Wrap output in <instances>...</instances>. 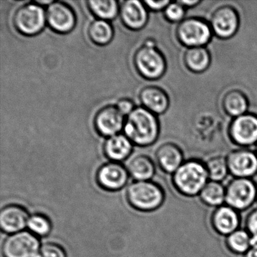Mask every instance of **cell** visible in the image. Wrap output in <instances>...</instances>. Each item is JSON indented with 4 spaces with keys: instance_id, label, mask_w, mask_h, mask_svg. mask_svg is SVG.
<instances>
[{
    "instance_id": "6da1fadb",
    "label": "cell",
    "mask_w": 257,
    "mask_h": 257,
    "mask_svg": "<svg viewBox=\"0 0 257 257\" xmlns=\"http://www.w3.org/2000/svg\"><path fill=\"white\" fill-rule=\"evenodd\" d=\"M124 135L132 144L147 147L159 138V120L156 114L144 107H135L124 121Z\"/></svg>"
},
{
    "instance_id": "7a4b0ae2",
    "label": "cell",
    "mask_w": 257,
    "mask_h": 257,
    "mask_svg": "<svg viewBox=\"0 0 257 257\" xmlns=\"http://www.w3.org/2000/svg\"><path fill=\"white\" fill-rule=\"evenodd\" d=\"M209 181L205 163L196 159L185 161L172 174L174 189L185 197L198 196Z\"/></svg>"
},
{
    "instance_id": "3957f363",
    "label": "cell",
    "mask_w": 257,
    "mask_h": 257,
    "mask_svg": "<svg viewBox=\"0 0 257 257\" xmlns=\"http://www.w3.org/2000/svg\"><path fill=\"white\" fill-rule=\"evenodd\" d=\"M127 201L133 208L142 212H151L162 207L165 202L163 188L154 182L135 181L126 191Z\"/></svg>"
},
{
    "instance_id": "277c9868",
    "label": "cell",
    "mask_w": 257,
    "mask_h": 257,
    "mask_svg": "<svg viewBox=\"0 0 257 257\" xmlns=\"http://www.w3.org/2000/svg\"><path fill=\"white\" fill-rule=\"evenodd\" d=\"M134 64L139 74L150 80L160 79L167 69L165 57L156 49V42L151 38L147 39L136 51Z\"/></svg>"
},
{
    "instance_id": "5b68a950",
    "label": "cell",
    "mask_w": 257,
    "mask_h": 257,
    "mask_svg": "<svg viewBox=\"0 0 257 257\" xmlns=\"http://www.w3.org/2000/svg\"><path fill=\"white\" fill-rule=\"evenodd\" d=\"M257 198V185L252 179L234 178L225 186V204L243 212L249 210Z\"/></svg>"
},
{
    "instance_id": "8992f818",
    "label": "cell",
    "mask_w": 257,
    "mask_h": 257,
    "mask_svg": "<svg viewBox=\"0 0 257 257\" xmlns=\"http://www.w3.org/2000/svg\"><path fill=\"white\" fill-rule=\"evenodd\" d=\"M13 23L16 30L23 35H37L44 29L47 23L46 12L36 3L26 4L15 13Z\"/></svg>"
},
{
    "instance_id": "52a82bcc",
    "label": "cell",
    "mask_w": 257,
    "mask_h": 257,
    "mask_svg": "<svg viewBox=\"0 0 257 257\" xmlns=\"http://www.w3.org/2000/svg\"><path fill=\"white\" fill-rule=\"evenodd\" d=\"M212 33L210 24L196 18L182 21L177 29L179 41L188 49L204 47L210 42Z\"/></svg>"
},
{
    "instance_id": "ba28073f",
    "label": "cell",
    "mask_w": 257,
    "mask_h": 257,
    "mask_svg": "<svg viewBox=\"0 0 257 257\" xmlns=\"http://www.w3.org/2000/svg\"><path fill=\"white\" fill-rule=\"evenodd\" d=\"M38 237L31 231L10 234L3 243L4 257H38L40 250Z\"/></svg>"
},
{
    "instance_id": "9c48e42d",
    "label": "cell",
    "mask_w": 257,
    "mask_h": 257,
    "mask_svg": "<svg viewBox=\"0 0 257 257\" xmlns=\"http://www.w3.org/2000/svg\"><path fill=\"white\" fill-rule=\"evenodd\" d=\"M230 175L252 179L257 174V153L246 148L233 150L226 157Z\"/></svg>"
},
{
    "instance_id": "30bf717a",
    "label": "cell",
    "mask_w": 257,
    "mask_h": 257,
    "mask_svg": "<svg viewBox=\"0 0 257 257\" xmlns=\"http://www.w3.org/2000/svg\"><path fill=\"white\" fill-rule=\"evenodd\" d=\"M47 24L51 29L59 34L71 32L76 25L74 11L64 2H53L46 10Z\"/></svg>"
},
{
    "instance_id": "8fae6325",
    "label": "cell",
    "mask_w": 257,
    "mask_h": 257,
    "mask_svg": "<svg viewBox=\"0 0 257 257\" xmlns=\"http://www.w3.org/2000/svg\"><path fill=\"white\" fill-rule=\"evenodd\" d=\"M127 168L119 162H111L102 165L97 172L96 180L100 188L106 191H118L128 181Z\"/></svg>"
},
{
    "instance_id": "7c38bea8",
    "label": "cell",
    "mask_w": 257,
    "mask_h": 257,
    "mask_svg": "<svg viewBox=\"0 0 257 257\" xmlns=\"http://www.w3.org/2000/svg\"><path fill=\"white\" fill-rule=\"evenodd\" d=\"M230 136L243 147L257 144V115L246 113L234 118L230 126Z\"/></svg>"
},
{
    "instance_id": "4fadbf2b",
    "label": "cell",
    "mask_w": 257,
    "mask_h": 257,
    "mask_svg": "<svg viewBox=\"0 0 257 257\" xmlns=\"http://www.w3.org/2000/svg\"><path fill=\"white\" fill-rule=\"evenodd\" d=\"M210 25L213 34L219 38H230L238 29V14L228 6L219 7L212 15Z\"/></svg>"
},
{
    "instance_id": "5bb4252c",
    "label": "cell",
    "mask_w": 257,
    "mask_h": 257,
    "mask_svg": "<svg viewBox=\"0 0 257 257\" xmlns=\"http://www.w3.org/2000/svg\"><path fill=\"white\" fill-rule=\"evenodd\" d=\"M124 115L115 105H108L101 108L94 117V126L102 136L110 137L118 135L124 128Z\"/></svg>"
},
{
    "instance_id": "9a60e30c",
    "label": "cell",
    "mask_w": 257,
    "mask_h": 257,
    "mask_svg": "<svg viewBox=\"0 0 257 257\" xmlns=\"http://www.w3.org/2000/svg\"><path fill=\"white\" fill-rule=\"evenodd\" d=\"M210 225L215 232L227 237L240 228V212L225 204L216 207L210 216Z\"/></svg>"
},
{
    "instance_id": "2e32d148",
    "label": "cell",
    "mask_w": 257,
    "mask_h": 257,
    "mask_svg": "<svg viewBox=\"0 0 257 257\" xmlns=\"http://www.w3.org/2000/svg\"><path fill=\"white\" fill-rule=\"evenodd\" d=\"M28 210L19 204H9L0 211V227L7 234L24 231L29 220Z\"/></svg>"
},
{
    "instance_id": "e0dca14e",
    "label": "cell",
    "mask_w": 257,
    "mask_h": 257,
    "mask_svg": "<svg viewBox=\"0 0 257 257\" xmlns=\"http://www.w3.org/2000/svg\"><path fill=\"white\" fill-rule=\"evenodd\" d=\"M121 22L129 29L139 31L148 22V13L144 2L139 0H128L120 7Z\"/></svg>"
},
{
    "instance_id": "ac0fdd59",
    "label": "cell",
    "mask_w": 257,
    "mask_h": 257,
    "mask_svg": "<svg viewBox=\"0 0 257 257\" xmlns=\"http://www.w3.org/2000/svg\"><path fill=\"white\" fill-rule=\"evenodd\" d=\"M156 160L161 169L173 174L185 162L181 149L174 144H162L156 150Z\"/></svg>"
},
{
    "instance_id": "d6986e66",
    "label": "cell",
    "mask_w": 257,
    "mask_h": 257,
    "mask_svg": "<svg viewBox=\"0 0 257 257\" xmlns=\"http://www.w3.org/2000/svg\"><path fill=\"white\" fill-rule=\"evenodd\" d=\"M139 98L144 107L156 115L164 113L169 107V97L159 87H145L140 92Z\"/></svg>"
},
{
    "instance_id": "ffe728a7",
    "label": "cell",
    "mask_w": 257,
    "mask_h": 257,
    "mask_svg": "<svg viewBox=\"0 0 257 257\" xmlns=\"http://www.w3.org/2000/svg\"><path fill=\"white\" fill-rule=\"evenodd\" d=\"M133 150V144L124 135H114L108 138L103 145V151L108 159L119 162L127 159Z\"/></svg>"
},
{
    "instance_id": "44dd1931",
    "label": "cell",
    "mask_w": 257,
    "mask_h": 257,
    "mask_svg": "<svg viewBox=\"0 0 257 257\" xmlns=\"http://www.w3.org/2000/svg\"><path fill=\"white\" fill-rule=\"evenodd\" d=\"M129 175L135 181H149L156 173L154 162L150 157L144 155L135 156L127 165Z\"/></svg>"
},
{
    "instance_id": "7402d4cb",
    "label": "cell",
    "mask_w": 257,
    "mask_h": 257,
    "mask_svg": "<svg viewBox=\"0 0 257 257\" xmlns=\"http://www.w3.org/2000/svg\"><path fill=\"white\" fill-rule=\"evenodd\" d=\"M198 197L200 201L207 207H220L225 204V186L222 183L209 180Z\"/></svg>"
},
{
    "instance_id": "603a6c76",
    "label": "cell",
    "mask_w": 257,
    "mask_h": 257,
    "mask_svg": "<svg viewBox=\"0 0 257 257\" xmlns=\"http://www.w3.org/2000/svg\"><path fill=\"white\" fill-rule=\"evenodd\" d=\"M184 63L191 72L202 73L210 66V53L204 47L189 48L185 53Z\"/></svg>"
},
{
    "instance_id": "cb8c5ba5",
    "label": "cell",
    "mask_w": 257,
    "mask_h": 257,
    "mask_svg": "<svg viewBox=\"0 0 257 257\" xmlns=\"http://www.w3.org/2000/svg\"><path fill=\"white\" fill-rule=\"evenodd\" d=\"M222 106L228 115L238 117L246 113L248 109L247 97L238 90L228 91L224 95Z\"/></svg>"
},
{
    "instance_id": "d4e9b609",
    "label": "cell",
    "mask_w": 257,
    "mask_h": 257,
    "mask_svg": "<svg viewBox=\"0 0 257 257\" xmlns=\"http://www.w3.org/2000/svg\"><path fill=\"white\" fill-rule=\"evenodd\" d=\"M227 249L235 255H244L252 246L250 235L244 228H239L225 239Z\"/></svg>"
},
{
    "instance_id": "484cf974",
    "label": "cell",
    "mask_w": 257,
    "mask_h": 257,
    "mask_svg": "<svg viewBox=\"0 0 257 257\" xmlns=\"http://www.w3.org/2000/svg\"><path fill=\"white\" fill-rule=\"evenodd\" d=\"M88 33L91 41L99 46L109 44L114 36L112 25L107 21L100 19L91 22Z\"/></svg>"
},
{
    "instance_id": "4316f807",
    "label": "cell",
    "mask_w": 257,
    "mask_h": 257,
    "mask_svg": "<svg viewBox=\"0 0 257 257\" xmlns=\"http://www.w3.org/2000/svg\"><path fill=\"white\" fill-rule=\"evenodd\" d=\"M90 11L100 20H112L118 16L120 8L115 0H90L87 2Z\"/></svg>"
},
{
    "instance_id": "83f0119b",
    "label": "cell",
    "mask_w": 257,
    "mask_h": 257,
    "mask_svg": "<svg viewBox=\"0 0 257 257\" xmlns=\"http://www.w3.org/2000/svg\"><path fill=\"white\" fill-rule=\"evenodd\" d=\"M205 166L209 180L211 181L222 183L229 175L226 157L214 156L210 158L205 162Z\"/></svg>"
},
{
    "instance_id": "f1b7e54d",
    "label": "cell",
    "mask_w": 257,
    "mask_h": 257,
    "mask_svg": "<svg viewBox=\"0 0 257 257\" xmlns=\"http://www.w3.org/2000/svg\"><path fill=\"white\" fill-rule=\"evenodd\" d=\"M28 228L29 231L37 237H46L52 231V222L46 215L35 213L30 216Z\"/></svg>"
},
{
    "instance_id": "f546056e",
    "label": "cell",
    "mask_w": 257,
    "mask_h": 257,
    "mask_svg": "<svg viewBox=\"0 0 257 257\" xmlns=\"http://www.w3.org/2000/svg\"><path fill=\"white\" fill-rule=\"evenodd\" d=\"M38 257H67V254L61 245L48 242L42 245Z\"/></svg>"
},
{
    "instance_id": "4dcf8cb0",
    "label": "cell",
    "mask_w": 257,
    "mask_h": 257,
    "mask_svg": "<svg viewBox=\"0 0 257 257\" xmlns=\"http://www.w3.org/2000/svg\"><path fill=\"white\" fill-rule=\"evenodd\" d=\"M185 9L178 1L171 3L165 10V16L171 22H181L185 16Z\"/></svg>"
},
{
    "instance_id": "1f68e13d",
    "label": "cell",
    "mask_w": 257,
    "mask_h": 257,
    "mask_svg": "<svg viewBox=\"0 0 257 257\" xmlns=\"http://www.w3.org/2000/svg\"><path fill=\"white\" fill-rule=\"evenodd\" d=\"M243 228L250 235L252 243H257V207L249 211L246 215Z\"/></svg>"
},
{
    "instance_id": "d6a6232c",
    "label": "cell",
    "mask_w": 257,
    "mask_h": 257,
    "mask_svg": "<svg viewBox=\"0 0 257 257\" xmlns=\"http://www.w3.org/2000/svg\"><path fill=\"white\" fill-rule=\"evenodd\" d=\"M115 106L123 115L127 116L135 109L133 100L129 98L120 99Z\"/></svg>"
},
{
    "instance_id": "836d02e7",
    "label": "cell",
    "mask_w": 257,
    "mask_h": 257,
    "mask_svg": "<svg viewBox=\"0 0 257 257\" xmlns=\"http://www.w3.org/2000/svg\"><path fill=\"white\" fill-rule=\"evenodd\" d=\"M144 3L146 7H148V8L153 10V11L165 10V8L171 4V2L168 1V0H162V1H158V2H155V1H144Z\"/></svg>"
},
{
    "instance_id": "e575fe53",
    "label": "cell",
    "mask_w": 257,
    "mask_h": 257,
    "mask_svg": "<svg viewBox=\"0 0 257 257\" xmlns=\"http://www.w3.org/2000/svg\"><path fill=\"white\" fill-rule=\"evenodd\" d=\"M178 3L181 4L184 8H189V7H195L201 2L198 0H180V1H178Z\"/></svg>"
},
{
    "instance_id": "d590c367",
    "label": "cell",
    "mask_w": 257,
    "mask_h": 257,
    "mask_svg": "<svg viewBox=\"0 0 257 257\" xmlns=\"http://www.w3.org/2000/svg\"><path fill=\"white\" fill-rule=\"evenodd\" d=\"M243 257H257V243L252 244L249 250L243 255Z\"/></svg>"
},
{
    "instance_id": "8d00e7d4",
    "label": "cell",
    "mask_w": 257,
    "mask_h": 257,
    "mask_svg": "<svg viewBox=\"0 0 257 257\" xmlns=\"http://www.w3.org/2000/svg\"><path fill=\"white\" fill-rule=\"evenodd\" d=\"M255 153H257V148H256V152H255Z\"/></svg>"
},
{
    "instance_id": "74e56055",
    "label": "cell",
    "mask_w": 257,
    "mask_h": 257,
    "mask_svg": "<svg viewBox=\"0 0 257 257\" xmlns=\"http://www.w3.org/2000/svg\"><path fill=\"white\" fill-rule=\"evenodd\" d=\"M256 203H257V198H256Z\"/></svg>"
}]
</instances>
